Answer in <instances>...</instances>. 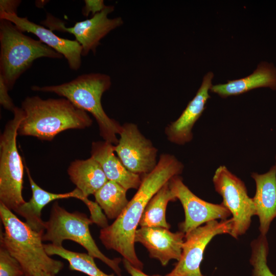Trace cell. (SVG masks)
<instances>
[{
	"label": "cell",
	"instance_id": "cell-6",
	"mask_svg": "<svg viewBox=\"0 0 276 276\" xmlns=\"http://www.w3.org/2000/svg\"><path fill=\"white\" fill-rule=\"evenodd\" d=\"M94 223L85 214L79 212H70L55 201L51 208L49 219L45 221V232L43 241H50L56 246H62V242L69 240L83 246L87 254L101 260L110 267L119 276L121 275L120 258L110 259L98 247L89 231Z\"/></svg>",
	"mask_w": 276,
	"mask_h": 276
},
{
	"label": "cell",
	"instance_id": "cell-31",
	"mask_svg": "<svg viewBox=\"0 0 276 276\" xmlns=\"http://www.w3.org/2000/svg\"><path fill=\"white\" fill-rule=\"evenodd\" d=\"M39 2H36L35 4H36V6L38 7H39L40 8V4H41V7H43L44 5L47 3V1H38Z\"/></svg>",
	"mask_w": 276,
	"mask_h": 276
},
{
	"label": "cell",
	"instance_id": "cell-12",
	"mask_svg": "<svg viewBox=\"0 0 276 276\" xmlns=\"http://www.w3.org/2000/svg\"><path fill=\"white\" fill-rule=\"evenodd\" d=\"M169 187L184 209L185 219L179 224L180 231L186 234L209 221L227 219L230 212L222 204L206 202L193 194L178 175L169 181Z\"/></svg>",
	"mask_w": 276,
	"mask_h": 276
},
{
	"label": "cell",
	"instance_id": "cell-19",
	"mask_svg": "<svg viewBox=\"0 0 276 276\" xmlns=\"http://www.w3.org/2000/svg\"><path fill=\"white\" fill-rule=\"evenodd\" d=\"M261 87L276 89V68L271 64L261 63L249 76L240 79L228 80L227 83L212 85L210 91L226 98Z\"/></svg>",
	"mask_w": 276,
	"mask_h": 276
},
{
	"label": "cell",
	"instance_id": "cell-7",
	"mask_svg": "<svg viewBox=\"0 0 276 276\" xmlns=\"http://www.w3.org/2000/svg\"><path fill=\"white\" fill-rule=\"evenodd\" d=\"M13 113L0 136V203L15 212L26 202L22 196L24 166L16 142L24 112L16 107Z\"/></svg>",
	"mask_w": 276,
	"mask_h": 276
},
{
	"label": "cell",
	"instance_id": "cell-9",
	"mask_svg": "<svg viewBox=\"0 0 276 276\" xmlns=\"http://www.w3.org/2000/svg\"><path fill=\"white\" fill-rule=\"evenodd\" d=\"M232 219L206 222L185 235L180 259L174 268L165 276H205L200 264L206 247L216 235L230 234Z\"/></svg>",
	"mask_w": 276,
	"mask_h": 276
},
{
	"label": "cell",
	"instance_id": "cell-22",
	"mask_svg": "<svg viewBox=\"0 0 276 276\" xmlns=\"http://www.w3.org/2000/svg\"><path fill=\"white\" fill-rule=\"evenodd\" d=\"M127 191L119 183L108 180L94 195L95 202L103 210L108 218L116 219L129 201L126 197Z\"/></svg>",
	"mask_w": 276,
	"mask_h": 276
},
{
	"label": "cell",
	"instance_id": "cell-10",
	"mask_svg": "<svg viewBox=\"0 0 276 276\" xmlns=\"http://www.w3.org/2000/svg\"><path fill=\"white\" fill-rule=\"evenodd\" d=\"M113 10V6H106L90 18L77 22L72 27L67 28L63 21L50 14L47 15L41 24L53 31L73 34L82 47V56H85L90 51L95 54L100 40L110 32L123 25V20L121 17H108V15Z\"/></svg>",
	"mask_w": 276,
	"mask_h": 276
},
{
	"label": "cell",
	"instance_id": "cell-24",
	"mask_svg": "<svg viewBox=\"0 0 276 276\" xmlns=\"http://www.w3.org/2000/svg\"><path fill=\"white\" fill-rule=\"evenodd\" d=\"M249 263L252 267L251 276H276L267 265L268 243L266 236L260 235L250 244Z\"/></svg>",
	"mask_w": 276,
	"mask_h": 276
},
{
	"label": "cell",
	"instance_id": "cell-18",
	"mask_svg": "<svg viewBox=\"0 0 276 276\" xmlns=\"http://www.w3.org/2000/svg\"><path fill=\"white\" fill-rule=\"evenodd\" d=\"M90 153L91 157L101 166L108 180L119 183L127 190L139 188L141 177L125 168L115 155L113 145L105 141L93 142Z\"/></svg>",
	"mask_w": 276,
	"mask_h": 276
},
{
	"label": "cell",
	"instance_id": "cell-17",
	"mask_svg": "<svg viewBox=\"0 0 276 276\" xmlns=\"http://www.w3.org/2000/svg\"><path fill=\"white\" fill-rule=\"evenodd\" d=\"M251 176L256 186L252 200L259 219L260 235L266 236L271 222L276 218V164L266 173H252Z\"/></svg>",
	"mask_w": 276,
	"mask_h": 276
},
{
	"label": "cell",
	"instance_id": "cell-1",
	"mask_svg": "<svg viewBox=\"0 0 276 276\" xmlns=\"http://www.w3.org/2000/svg\"><path fill=\"white\" fill-rule=\"evenodd\" d=\"M183 165L174 155L162 154L155 168L143 175L136 193L121 215L110 225L102 228L99 238L107 249L121 255L134 267L142 270L143 264L134 248L137 227L149 201L173 177L183 171Z\"/></svg>",
	"mask_w": 276,
	"mask_h": 276
},
{
	"label": "cell",
	"instance_id": "cell-29",
	"mask_svg": "<svg viewBox=\"0 0 276 276\" xmlns=\"http://www.w3.org/2000/svg\"><path fill=\"white\" fill-rule=\"evenodd\" d=\"M123 264L125 268L131 276H162L158 274L152 275H148L142 271V270L134 267L128 261L123 260Z\"/></svg>",
	"mask_w": 276,
	"mask_h": 276
},
{
	"label": "cell",
	"instance_id": "cell-4",
	"mask_svg": "<svg viewBox=\"0 0 276 276\" xmlns=\"http://www.w3.org/2000/svg\"><path fill=\"white\" fill-rule=\"evenodd\" d=\"M0 217L4 227L0 243L19 262L25 276L38 271L56 274L63 268L62 262L46 252L42 243L44 233L34 230L2 203Z\"/></svg>",
	"mask_w": 276,
	"mask_h": 276
},
{
	"label": "cell",
	"instance_id": "cell-25",
	"mask_svg": "<svg viewBox=\"0 0 276 276\" xmlns=\"http://www.w3.org/2000/svg\"><path fill=\"white\" fill-rule=\"evenodd\" d=\"M0 276H25L20 264L2 244L0 245Z\"/></svg>",
	"mask_w": 276,
	"mask_h": 276
},
{
	"label": "cell",
	"instance_id": "cell-14",
	"mask_svg": "<svg viewBox=\"0 0 276 276\" xmlns=\"http://www.w3.org/2000/svg\"><path fill=\"white\" fill-rule=\"evenodd\" d=\"M0 19L11 21L22 32L35 35L43 43L61 54L66 59L71 69L77 71L80 68L82 48L76 40L61 38L51 30L30 21L27 17L2 12Z\"/></svg>",
	"mask_w": 276,
	"mask_h": 276
},
{
	"label": "cell",
	"instance_id": "cell-8",
	"mask_svg": "<svg viewBox=\"0 0 276 276\" xmlns=\"http://www.w3.org/2000/svg\"><path fill=\"white\" fill-rule=\"evenodd\" d=\"M213 182L216 191L223 198L222 204L233 216L229 235L237 239L246 232L250 227L251 217L256 215L252 198L248 196L244 183L225 166L217 169Z\"/></svg>",
	"mask_w": 276,
	"mask_h": 276
},
{
	"label": "cell",
	"instance_id": "cell-3",
	"mask_svg": "<svg viewBox=\"0 0 276 276\" xmlns=\"http://www.w3.org/2000/svg\"><path fill=\"white\" fill-rule=\"evenodd\" d=\"M111 82L109 76L93 73L83 74L61 84L39 86L33 85L35 91L54 93L69 100L77 108L91 113L97 121L100 134L105 141L116 145L122 125L110 118L104 110L101 103L103 94L108 90Z\"/></svg>",
	"mask_w": 276,
	"mask_h": 276
},
{
	"label": "cell",
	"instance_id": "cell-2",
	"mask_svg": "<svg viewBox=\"0 0 276 276\" xmlns=\"http://www.w3.org/2000/svg\"><path fill=\"white\" fill-rule=\"evenodd\" d=\"M20 108L24 117L18 135L51 141L63 131L85 129L93 123L87 112L64 98L42 99L38 96H28L21 102Z\"/></svg>",
	"mask_w": 276,
	"mask_h": 276
},
{
	"label": "cell",
	"instance_id": "cell-28",
	"mask_svg": "<svg viewBox=\"0 0 276 276\" xmlns=\"http://www.w3.org/2000/svg\"><path fill=\"white\" fill-rule=\"evenodd\" d=\"M21 1L19 0H1L0 13L17 15V10Z\"/></svg>",
	"mask_w": 276,
	"mask_h": 276
},
{
	"label": "cell",
	"instance_id": "cell-30",
	"mask_svg": "<svg viewBox=\"0 0 276 276\" xmlns=\"http://www.w3.org/2000/svg\"><path fill=\"white\" fill-rule=\"evenodd\" d=\"M26 276H55V274L43 271H38Z\"/></svg>",
	"mask_w": 276,
	"mask_h": 276
},
{
	"label": "cell",
	"instance_id": "cell-11",
	"mask_svg": "<svg viewBox=\"0 0 276 276\" xmlns=\"http://www.w3.org/2000/svg\"><path fill=\"white\" fill-rule=\"evenodd\" d=\"M120 139L114 151L130 172L141 175L151 172L156 167L157 149L145 137L136 125H122Z\"/></svg>",
	"mask_w": 276,
	"mask_h": 276
},
{
	"label": "cell",
	"instance_id": "cell-20",
	"mask_svg": "<svg viewBox=\"0 0 276 276\" xmlns=\"http://www.w3.org/2000/svg\"><path fill=\"white\" fill-rule=\"evenodd\" d=\"M67 172L71 181L86 197L94 195L108 180L99 163L92 157L71 162Z\"/></svg>",
	"mask_w": 276,
	"mask_h": 276
},
{
	"label": "cell",
	"instance_id": "cell-15",
	"mask_svg": "<svg viewBox=\"0 0 276 276\" xmlns=\"http://www.w3.org/2000/svg\"><path fill=\"white\" fill-rule=\"evenodd\" d=\"M213 73L208 72L195 96L189 102L180 117L167 126L165 133L168 140L177 145H184L193 139L192 128L205 109L210 98L209 90L212 86Z\"/></svg>",
	"mask_w": 276,
	"mask_h": 276
},
{
	"label": "cell",
	"instance_id": "cell-26",
	"mask_svg": "<svg viewBox=\"0 0 276 276\" xmlns=\"http://www.w3.org/2000/svg\"><path fill=\"white\" fill-rule=\"evenodd\" d=\"M9 89L0 76V104L6 110L13 112L16 106L8 94Z\"/></svg>",
	"mask_w": 276,
	"mask_h": 276
},
{
	"label": "cell",
	"instance_id": "cell-16",
	"mask_svg": "<svg viewBox=\"0 0 276 276\" xmlns=\"http://www.w3.org/2000/svg\"><path fill=\"white\" fill-rule=\"evenodd\" d=\"M28 179L32 190V197L21 205L15 212L23 217L26 222L38 232H45L44 222L41 218V210L51 202L62 199L75 198L83 201L86 205L90 201L82 192L76 188L74 190L65 193H54L42 189L33 180L29 169L25 166Z\"/></svg>",
	"mask_w": 276,
	"mask_h": 276
},
{
	"label": "cell",
	"instance_id": "cell-5",
	"mask_svg": "<svg viewBox=\"0 0 276 276\" xmlns=\"http://www.w3.org/2000/svg\"><path fill=\"white\" fill-rule=\"evenodd\" d=\"M63 57L40 40L24 34L11 21L0 19V76L9 90L37 59Z\"/></svg>",
	"mask_w": 276,
	"mask_h": 276
},
{
	"label": "cell",
	"instance_id": "cell-13",
	"mask_svg": "<svg viewBox=\"0 0 276 276\" xmlns=\"http://www.w3.org/2000/svg\"><path fill=\"white\" fill-rule=\"evenodd\" d=\"M185 234L181 231L171 232L160 227H141L137 229L134 242L142 244L148 250L150 258L166 266L170 260L180 259Z\"/></svg>",
	"mask_w": 276,
	"mask_h": 276
},
{
	"label": "cell",
	"instance_id": "cell-21",
	"mask_svg": "<svg viewBox=\"0 0 276 276\" xmlns=\"http://www.w3.org/2000/svg\"><path fill=\"white\" fill-rule=\"evenodd\" d=\"M169 181L148 203L139 222L141 227L170 228L166 219L167 206L169 201H174L177 199L169 187Z\"/></svg>",
	"mask_w": 276,
	"mask_h": 276
},
{
	"label": "cell",
	"instance_id": "cell-23",
	"mask_svg": "<svg viewBox=\"0 0 276 276\" xmlns=\"http://www.w3.org/2000/svg\"><path fill=\"white\" fill-rule=\"evenodd\" d=\"M44 247L49 256L57 255L67 260L72 270L89 276H114L113 274H107L103 272L96 264L94 258L88 254L71 251L62 246H56L52 243L44 244Z\"/></svg>",
	"mask_w": 276,
	"mask_h": 276
},
{
	"label": "cell",
	"instance_id": "cell-27",
	"mask_svg": "<svg viewBox=\"0 0 276 276\" xmlns=\"http://www.w3.org/2000/svg\"><path fill=\"white\" fill-rule=\"evenodd\" d=\"M85 5L82 9V14L84 16H88L89 13L93 16L102 11L106 5L103 0H85Z\"/></svg>",
	"mask_w": 276,
	"mask_h": 276
}]
</instances>
